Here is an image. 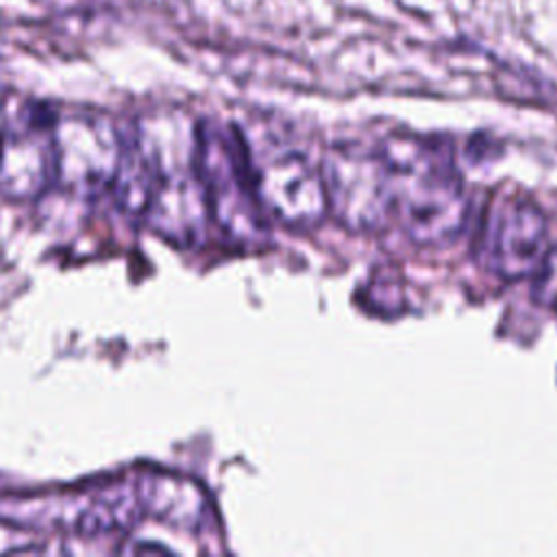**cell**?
<instances>
[{
    "label": "cell",
    "instance_id": "cell-1",
    "mask_svg": "<svg viewBox=\"0 0 557 557\" xmlns=\"http://www.w3.org/2000/svg\"><path fill=\"white\" fill-rule=\"evenodd\" d=\"M389 170L394 220L416 244L453 242L468 218L463 178L450 150L424 137H392L381 144Z\"/></svg>",
    "mask_w": 557,
    "mask_h": 557
},
{
    "label": "cell",
    "instance_id": "cell-2",
    "mask_svg": "<svg viewBox=\"0 0 557 557\" xmlns=\"http://www.w3.org/2000/svg\"><path fill=\"white\" fill-rule=\"evenodd\" d=\"M196 172L207 189L211 220L237 246H261L270 218L259 202L244 135L215 120L196 122Z\"/></svg>",
    "mask_w": 557,
    "mask_h": 557
},
{
    "label": "cell",
    "instance_id": "cell-3",
    "mask_svg": "<svg viewBox=\"0 0 557 557\" xmlns=\"http://www.w3.org/2000/svg\"><path fill=\"white\" fill-rule=\"evenodd\" d=\"M329 213L350 231H379L394 220L389 170L381 146L335 144L320 161Z\"/></svg>",
    "mask_w": 557,
    "mask_h": 557
},
{
    "label": "cell",
    "instance_id": "cell-4",
    "mask_svg": "<svg viewBox=\"0 0 557 557\" xmlns=\"http://www.w3.org/2000/svg\"><path fill=\"white\" fill-rule=\"evenodd\" d=\"M548 248L546 218L529 196L513 191L494 196L476 244L479 261L487 272L505 281L533 276Z\"/></svg>",
    "mask_w": 557,
    "mask_h": 557
},
{
    "label": "cell",
    "instance_id": "cell-5",
    "mask_svg": "<svg viewBox=\"0 0 557 557\" xmlns=\"http://www.w3.org/2000/svg\"><path fill=\"white\" fill-rule=\"evenodd\" d=\"M126 139L102 113L76 111L57 115V185L74 196H96L111 189Z\"/></svg>",
    "mask_w": 557,
    "mask_h": 557
},
{
    "label": "cell",
    "instance_id": "cell-6",
    "mask_svg": "<svg viewBox=\"0 0 557 557\" xmlns=\"http://www.w3.org/2000/svg\"><path fill=\"white\" fill-rule=\"evenodd\" d=\"M57 115L44 104H22L0 141V194L13 202L41 198L57 185Z\"/></svg>",
    "mask_w": 557,
    "mask_h": 557
},
{
    "label": "cell",
    "instance_id": "cell-7",
    "mask_svg": "<svg viewBox=\"0 0 557 557\" xmlns=\"http://www.w3.org/2000/svg\"><path fill=\"white\" fill-rule=\"evenodd\" d=\"M250 152V150H248ZM252 178L268 218L289 228H311L329 213L320 165L294 148H274L252 157Z\"/></svg>",
    "mask_w": 557,
    "mask_h": 557
},
{
    "label": "cell",
    "instance_id": "cell-8",
    "mask_svg": "<svg viewBox=\"0 0 557 557\" xmlns=\"http://www.w3.org/2000/svg\"><path fill=\"white\" fill-rule=\"evenodd\" d=\"M161 239L174 246H198L209 228L211 209L196 163L159 170L154 191L141 218Z\"/></svg>",
    "mask_w": 557,
    "mask_h": 557
},
{
    "label": "cell",
    "instance_id": "cell-9",
    "mask_svg": "<svg viewBox=\"0 0 557 557\" xmlns=\"http://www.w3.org/2000/svg\"><path fill=\"white\" fill-rule=\"evenodd\" d=\"M144 513L187 531H198L211 513L209 494L185 474L152 470L139 474L135 483Z\"/></svg>",
    "mask_w": 557,
    "mask_h": 557
},
{
    "label": "cell",
    "instance_id": "cell-10",
    "mask_svg": "<svg viewBox=\"0 0 557 557\" xmlns=\"http://www.w3.org/2000/svg\"><path fill=\"white\" fill-rule=\"evenodd\" d=\"M159 178V165L137 137L126 139L124 154L113 178L111 191L117 207L131 218H144Z\"/></svg>",
    "mask_w": 557,
    "mask_h": 557
},
{
    "label": "cell",
    "instance_id": "cell-11",
    "mask_svg": "<svg viewBox=\"0 0 557 557\" xmlns=\"http://www.w3.org/2000/svg\"><path fill=\"white\" fill-rule=\"evenodd\" d=\"M144 513L135 485L133 487H107L83 505L76 513L74 529L85 535L126 531Z\"/></svg>",
    "mask_w": 557,
    "mask_h": 557
},
{
    "label": "cell",
    "instance_id": "cell-12",
    "mask_svg": "<svg viewBox=\"0 0 557 557\" xmlns=\"http://www.w3.org/2000/svg\"><path fill=\"white\" fill-rule=\"evenodd\" d=\"M533 278V298L542 307L557 311V246L548 248Z\"/></svg>",
    "mask_w": 557,
    "mask_h": 557
},
{
    "label": "cell",
    "instance_id": "cell-13",
    "mask_svg": "<svg viewBox=\"0 0 557 557\" xmlns=\"http://www.w3.org/2000/svg\"><path fill=\"white\" fill-rule=\"evenodd\" d=\"M2 133H4V115L0 111V141H2Z\"/></svg>",
    "mask_w": 557,
    "mask_h": 557
}]
</instances>
